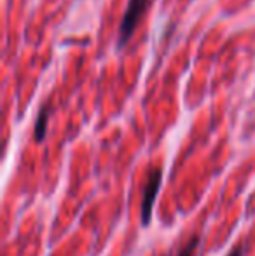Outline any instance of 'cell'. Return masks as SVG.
Listing matches in <instances>:
<instances>
[{"mask_svg":"<svg viewBox=\"0 0 255 256\" xmlns=\"http://www.w3.org/2000/svg\"><path fill=\"white\" fill-rule=\"evenodd\" d=\"M161 182H163V171L159 168L154 169L149 172V178H147L145 185H143L142 192V225L147 226L152 220V211H154V202H156V197L159 194Z\"/></svg>","mask_w":255,"mask_h":256,"instance_id":"7a4b0ae2","label":"cell"},{"mask_svg":"<svg viewBox=\"0 0 255 256\" xmlns=\"http://www.w3.org/2000/svg\"><path fill=\"white\" fill-rule=\"evenodd\" d=\"M150 2L152 0H129L128 9L124 12V18L119 26V48H124L129 42V38L133 37L140 20L145 14V10L149 9Z\"/></svg>","mask_w":255,"mask_h":256,"instance_id":"6da1fadb","label":"cell"},{"mask_svg":"<svg viewBox=\"0 0 255 256\" xmlns=\"http://www.w3.org/2000/svg\"><path fill=\"white\" fill-rule=\"evenodd\" d=\"M49 114H51V106L49 103H46L44 106L41 108L37 115V122H35V142H42L46 138V132H48V120H49Z\"/></svg>","mask_w":255,"mask_h":256,"instance_id":"3957f363","label":"cell"},{"mask_svg":"<svg viewBox=\"0 0 255 256\" xmlns=\"http://www.w3.org/2000/svg\"><path fill=\"white\" fill-rule=\"evenodd\" d=\"M245 253H246V244L239 242V244H236L231 251H229L227 256H245Z\"/></svg>","mask_w":255,"mask_h":256,"instance_id":"5b68a950","label":"cell"},{"mask_svg":"<svg viewBox=\"0 0 255 256\" xmlns=\"http://www.w3.org/2000/svg\"><path fill=\"white\" fill-rule=\"evenodd\" d=\"M199 244H201V237L199 236H192L189 239V242L182 248L175 256H196L197 254V250H199Z\"/></svg>","mask_w":255,"mask_h":256,"instance_id":"277c9868","label":"cell"}]
</instances>
